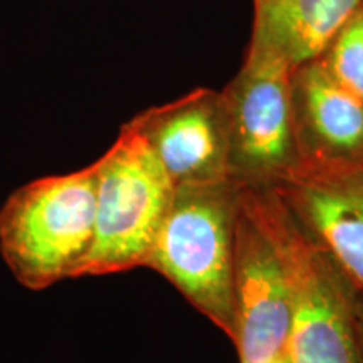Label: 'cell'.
Listing matches in <instances>:
<instances>
[{"mask_svg":"<svg viewBox=\"0 0 363 363\" xmlns=\"http://www.w3.org/2000/svg\"><path fill=\"white\" fill-rule=\"evenodd\" d=\"M233 337L239 363H278L288 350L291 308L283 264L239 195L233 246Z\"/></svg>","mask_w":363,"mask_h":363,"instance_id":"obj_5","label":"cell"},{"mask_svg":"<svg viewBox=\"0 0 363 363\" xmlns=\"http://www.w3.org/2000/svg\"><path fill=\"white\" fill-rule=\"evenodd\" d=\"M96 172L94 240L78 278L147 266L174 194V184L133 120L98 158Z\"/></svg>","mask_w":363,"mask_h":363,"instance_id":"obj_3","label":"cell"},{"mask_svg":"<svg viewBox=\"0 0 363 363\" xmlns=\"http://www.w3.org/2000/svg\"><path fill=\"white\" fill-rule=\"evenodd\" d=\"M261 2H264V0H254V4H256V6H259Z\"/></svg>","mask_w":363,"mask_h":363,"instance_id":"obj_13","label":"cell"},{"mask_svg":"<svg viewBox=\"0 0 363 363\" xmlns=\"http://www.w3.org/2000/svg\"><path fill=\"white\" fill-rule=\"evenodd\" d=\"M96 194V162L11 194L0 211V252L22 286L40 291L78 278L94 240Z\"/></svg>","mask_w":363,"mask_h":363,"instance_id":"obj_1","label":"cell"},{"mask_svg":"<svg viewBox=\"0 0 363 363\" xmlns=\"http://www.w3.org/2000/svg\"><path fill=\"white\" fill-rule=\"evenodd\" d=\"M352 320H353V340H355L357 363H363V289L353 288Z\"/></svg>","mask_w":363,"mask_h":363,"instance_id":"obj_11","label":"cell"},{"mask_svg":"<svg viewBox=\"0 0 363 363\" xmlns=\"http://www.w3.org/2000/svg\"><path fill=\"white\" fill-rule=\"evenodd\" d=\"M337 262L355 289H363V158L298 160L267 185Z\"/></svg>","mask_w":363,"mask_h":363,"instance_id":"obj_6","label":"cell"},{"mask_svg":"<svg viewBox=\"0 0 363 363\" xmlns=\"http://www.w3.org/2000/svg\"><path fill=\"white\" fill-rule=\"evenodd\" d=\"M363 0H264L256 6L251 48L278 54L289 66L315 61Z\"/></svg>","mask_w":363,"mask_h":363,"instance_id":"obj_9","label":"cell"},{"mask_svg":"<svg viewBox=\"0 0 363 363\" xmlns=\"http://www.w3.org/2000/svg\"><path fill=\"white\" fill-rule=\"evenodd\" d=\"M278 363H289V360H288V357H284V358H281V360L278 362Z\"/></svg>","mask_w":363,"mask_h":363,"instance_id":"obj_12","label":"cell"},{"mask_svg":"<svg viewBox=\"0 0 363 363\" xmlns=\"http://www.w3.org/2000/svg\"><path fill=\"white\" fill-rule=\"evenodd\" d=\"M291 101L298 160H362L363 101L343 88L320 59L294 67Z\"/></svg>","mask_w":363,"mask_h":363,"instance_id":"obj_8","label":"cell"},{"mask_svg":"<svg viewBox=\"0 0 363 363\" xmlns=\"http://www.w3.org/2000/svg\"><path fill=\"white\" fill-rule=\"evenodd\" d=\"M318 59L343 88L363 101V7L353 13Z\"/></svg>","mask_w":363,"mask_h":363,"instance_id":"obj_10","label":"cell"},{"mask_svg":"<svg viewBox=\"0 0 363 363\" xmlns=\"http://www.w3.org/2000/svg\"><path fill=\"white\" fill-rule=\"evenodd\" d=\"M291 76L283 57L249 45L238 76L220 91L238 184L271 185L298 162Z\"/></svg>","mask_w":363,"mask_h":363,"instance_id":"obj_4","label":"cell"},{"mask_svg":"<svg viewBox=\"0 0 363 363\" xmlns=\"http://www.w3.org/2000/svg\"><path fill=\"white\" fill-rule=\"evenodd\" d=\"M238 208L234 180L177 185L147 261L229 338Z\"/></svg>","mask_w":363,"mask_h":363,"instance_id":"obj_2","label":"cell"},{"mask_svg":"<svg viewBox=\"0 0 363 363\" xmlns=\"http://www.w3.org/2000/svg\"><path fill=\"white\" fill-rule=\"evenodd\" d=\"M174 187L233 180L220 93L195 89L133 118Z\"/></svg>","mask_w":363,"mask_h":363,"instance_id":"obj_7","label":"cell"}]
</instances>
